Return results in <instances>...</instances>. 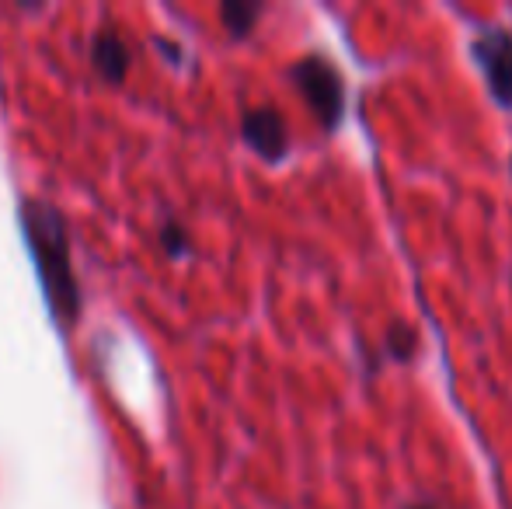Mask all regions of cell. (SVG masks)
Returning a JSON list of instances; mask_svg holds the SVG:
<instances>
[{"mask_svg":"<svg viewBox=\"0 0 512 509\" xmlns=\"http://www.w3.org/2000/svg\"><path fill=\"white\" fill-rule=\"evenodd\" d=\"M408 509H436L432 503H415V506H408Z\"/></svg>","mask_w":512,"mask_h":509,"instance_id":"9c48e42d","label":"cell"},{"mask_svg":"<svg viewBox=\"0 0 512 509\" xmlns=\"http://www.w3.org/2000/svg\"><path fill=\"white\" fill-rule=\"evenodd\" d=\"M244 140L251 150L265 157V161H279L286 154V123L276 109H251L244 112Z\"/></svg>","mask_w":512,"mask_h":509,"instance_id":"277c9868","label":"cell"},{"mask_svg":"<svg viewBox=\"0 0 512 509\" xmlns=\"http://www.w3.org/2000/svg\"><path fill=\"white\" fill-rule=\"evenodd\" d=\"M384 349H387V356H391L394 363H408L411 356H415V349H418L415 328L405 325V321H394V325L387 328V335H384Z\"/></svg>","mask_w":512,"mask_h":509,"instance_id":"52a82bcc","label":"cell"},{"mask_svg":"<svg viewBox=\"0 0 512 509\" xmlns=\"http://www.w3.org/2000/svg\"><path fill=\"white\" fill-rule=\"evenodd\" d=\"M161 241H164V248H168V255H175V258L189 252V238H185V234H182V227H175V224H168V227H164Z\"/></svg>","mask_w":512,"mask_h":509,"instance_id":"ba28073f","label":"cell"},{"mask_svg":"<svg viewBox=\"0 0 512 509\" xmlns=\"http://www.w3.org/2000/svg\"><path fill=\"white\" fill-rule=\"evenodd\" d=\"M91 60H95V67L102 70L108 81H119L129 67V49L115 32H98L95 46H91Z\"/></svg>","mask_w":512,"mask_h":509,"instance_id":"5b68a950","label":"cell"},{"mask_svg":"<svg viewBox=\"0 0 512 509\" xmlns=\"http://www.w3.org/2000/svg\"><path fill=\"white\" fill-rule=\"evenodd\" d=\"M223 28H227L234 39H244V35L255 28V21L262 18V4H241V0H230V4L220 7Z\"/></svg>","mask_w":512,"mask_h":509,"instance_id":"8992f818","label":"cell"},{"mask_svg":"<svg viewBox=\"0 0 512 509\" xmlns=\"http://www.w3.org/2000/svg\"><path fill=\"white\" fill-rule=\"evenodd\" d=\"M293 84L304 95V102L310 105L324 129H335L342 123V109H345V88L338 70L331 67L324 56H304L300 63H293L290 70Z\"/></svg>","mask_w":512,"mask_h":509,"instance_id":"7a4b0ae2","label":"cell"},{"mask_svg":"<svg viewBox=\"0 0 512 509\" xmlns=\"http://www.w3.org/2000/svg\"><path fill=\"white\" fill-rule=\"evenodd\" d=\"M474 56H478V67L485 70L488 91L495 95V102L512 109V32L485 28L474 42Z\"/></svg>","mask_w":512,"mask_h":509,"instance_id":"3957f363","label":"cell"},{"mask_svg":"<svg viewBox=\"0 0 512 509\" xmlns=\"http://www.w3.org/2000/svg\"><path fill=\"white\" fill-rule=\"evenodd\" d=\"M25 231H28V241H32L35 262H39L42 279H46V290H49V297H53L56 311H60L63 318H74L77 290H74V276H70L67 238H63L60 217H56L49 206L28 203L25 206Z\"/></svg>","mask_w":512,"mask_h":509,"instance_id":"6da1fadb","label":"cell"}]
</instances>
